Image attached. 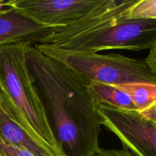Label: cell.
I'll list each match as a JSON object with an SVG mask.
<instances>
[{"mask_svg": "<svg viewBox=\"0 0 156 156\" xmlns=\"http://www.w3.org/2000/svg\"><path fill=\"white\" fill-rule=\"evenodd\" d=\"M26 61L60 149L67 156H95L103 124L91 82L32 44Z\"/></svg>", "mask_w": 156, "mask_h": 156, "instance_id": "1", "label": "cell"}, {"mask_svg": "<svg viewBox=\"0 0 156 156\" xmlns=\"http://www.w3.org/2000/svg\"><path fill=\"white\" fill-rule=\"evenodd\" d=\"M30 44L19 42L0 46V100L19 115L34 135L52 147L61 149L27 67L26 52Z\"/></svg>", "mask_w": 156, "mask_h": 156, "instance_id": "2", "label": "cell"}, {"mask_svg": "<svg viewBox=\"0 0 156 156\" xmlns=\"http://www.w3.org/2000/svg\"><path fill=\"white\" fill-rule=\"evenodd\" d=\"M35 47L82 75L90 82L111 85L131 83L156 85V77L146 59H134L115 53H73L48 44H35Z\"/></svg>", "mask_w": 156, "mask_h": 156, "instance_id": "3", "label": "cell"}, {"mask_svg": "<svg viewBox=\"0 0 156 156\" xmlns=\"http://www.w3.org/2000/svg\"><path fill=\"white\" fill-rule=\"evenodd\" d=\"M155 42L156 20L123 17L58 45L50 46L73 53H98L109 50H150Z\"/></svg>", "mask_w": 156, "mask_h": 156, "instance_id": "4", "label": "cell"}, {"mask_svg": "<svg viewBox=\"0 0 156 156\" xmlns=\"http://www.w3.org/2000/svg\"><path fill=\"white\" fill-rule=\"evenodd\" d=\"M102 124L114 134L123 148L135 156H156V123L137 111H126L98 105Z\"/></svg>", "mask_w": 156, "mask_h": 156, "instance_id": "5", "label": "cell"}, {"mask_svg": "<svg viewBox=\"0 0 156 156\" xmlns=\"http://www.w3.org/2000/svg\"><path fill=\"white\" fill-rule=\"evenodd\" d=\"M102 0H9L13 7L35 22L48 27H64L77 22L94 10Z\"/></svg>", "mask_w": 156, "mask_h": 156, "instance_id": "6", "label": "cell"}, {"mask_svg": "<svg viewBox=\"0 0 156 156\" xmlns=\"http://www.w3.org/2000/svg\"><path fill=\"white\" fill-rule=\"evenodd\" d=\"M136 0H102L91 12L77 22L64 27H56L54 31L38 44L56 46L79 35L99 28L117 18L126 17V12Z\"/></svg>", "mask_w": 156, "mask_h": 156, "instance_id": "7", "label": "cell"}, {"mask_svg": "<svg viewBox=\"0 0 156 156\" xmlns=\"http://www.w3.org/2000/svg\"><path fill=\"white\" fill-rule=\"evenodd\" d=\"M56 28L35 22L13 7L0 10V46L19 42H37Z\"/></svg>", "mask_w": 156, "mask_h": 156, "instance_id": "8", "label": "cell"}, {"mask_svg": "<svg viewBox=\"0 0 156 156\" xmlns=\"http://www.w3.org/2000/svg\"><path fill=\"white\" fill-rule=\"evenodd\" d=\"M89 91L98 105H106L126 111H137L126 93L114 85L91 82Z\"/></svg>", "mask_w": 156, "mask_h": 156, "instance_id": "9", "label": "cell"}, {"mask_svg": "<svg viewBox=\"0 0 156 156\" xmlns=\"http://www.w3.org/2000/svg\"><path fill=\"white\" fill-rule=\"evenodd\" d=\"M129 95L137 109V112L146 109L156 101V85L131 83L114 85Z\"/></svg>", "mask_w": 156, "mask_h": 156, "instance_id": "10", "label": "cell"}, {"mask_svg": "<svg viewBox=\"0 0 156 156\" xmlns=\"http://www.w3.org/2000/svg\"><path fill=\"white\" fill-rule=\"evenodd\" d=\"M126 18L156 20V0H136L128 9Z\"/></svg>", "mask_w": 156, "mask_h": 156, "instance_id": "11", "label": "cell"}, {"mask_svg": "<svg viewBox=\"0 0 156 156\" xmlns=\"http://www.w3.org/2000/svg\"><path fill=\"white\" fill-rule=\"evenodd\" d=\"M0 156H36L24 148L10 144L0 137Z\"/></svg>", "mask_w": 156, "mask_h": 156, "instance_id": "12", "label": "cell"}, {"mask_svg": "<svg viewBox=\"0 0 156 156\" xmlns=\"http://www.w3.org/2000/svg\"><path fill=\"white\" fill-rule=\"evenodd\" d=\"M95 156H135L129 150L122 147V149H101L98 152Z\"/></svg>", "mask_w": 156, "mask_h": 156, "instance_id": "13", "label": "cell"}, {"mask_svg": "<svg viewBox=\"0 0 156 156\" xmlns=\"http://www.w3.org/2000/svg\"><path fill=\"white\" fill-rule=\"evenodd\" d=\"M138 114L146 120L156 123V101L146 109L138 112Z\"/></svg>", "mask_w": 156, "mask_h": 156, "instance_id": "14", "label": "cell"}, {"mask_svg": "<svg viewBox=\"0 0 156 156\" xmlns=\"http://www.w3.org/2000/svg\"><path fill=\"white\" fill-rule=\"evenodd\" d=\"M145 59H146L152 73L156 77V42L152 46V48L149 50V54Z\"/></svg>", "mask_w": 156, "mask_h": 156, "instance_id": "15", "label": "cell"}, {"mask_svg": "<svg viewBox=\"0 0 156 156\" xmlns=\"http://www.w3.org/2000/svg\"><path fill=\"white\" fill-rule=\"evenodd\" d=\"M0 6H4V1L0 0Z\"/></svg>", "mask_w": 156, "mask_h": 156, "instance_id": "16", "label": "cell"}]
</instances>
